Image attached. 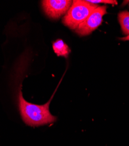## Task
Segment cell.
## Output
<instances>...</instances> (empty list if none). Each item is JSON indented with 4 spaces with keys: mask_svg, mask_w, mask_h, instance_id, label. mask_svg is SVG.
<instances>
[{
    "mask_svg": "<svg viewBox=\"0 0 129 146\" xmlns=\"http://www.w3.org/2000/svg\"><path fill=\"white\" fill-rule=\"evenodd\" d=\"M21 86L22 85L16 93V100L19 111L23 122L29 126L34 127L55 122L57 118L50 112V105L58 86L49 101L43 105L34 104L26 101L23 96Z\"/></svg>",
    "mask_w": 129,
    "mask_h": 146,
    "instance_id": "cell-1",
    "label": "cell"
},
{
    "mask_svg": "<svg viewBox=\"0 0 129 146\" xmlns=\"http://www.w3.org/2000/svg\"><path fill=\"white\" fill-rule=\"evenodd\" d=\"M98 6L87 1L75 0L64 16V25L72 30H76Z\"/></svg>",
    "mask_w": 129,
    "mask_h": 146,
    "instance_id": "cell-2",
    "label": "cell"
},
{
    "mask_svg": "<svg viewBox=\"0 0 129 146\" xmlns=\"http://www.w3.org/2000/svg\"><path fill=\"white\" fill-rule=\"evenodd\" d=\"M106 6H98L92 11L89 17L75 30L80 36H87L94 31L102 22V18L107 13Z\"/></svg>",
    "mask_w": 129,
    "mask_h": 146,
    "instance_id": "cell-3",
    "label": "cell"
},
{
    "mask_svg": "<svg viewBox=\"0 0 129 146\" xmlns=\"http://www.w3.org/2000/svg\"><path fill=\"white\" fill-rule=\"evenodd\" d=\"M73 3L70 0H45L42 1L45 13L52 19H58L66 13Z\"/></svg>",
    "mask_w": 129,
    "mask_h": 146,
    "instance_id": "cell-4",
    "label": "cell"
},
{
    "mask_svg": "<svg viewBox=\"0 0 129 146\" xmlns=\"http://www.w3.org/2000/svg\"><path fill=\"white\" fill-rule=\"evenodd\" d=\"M53 49L58 56H63L67 58L70 52L69 46L61 39L54 42Z\"/></svg>",
    "mask_w": 129,
    "mask_h": 146,
    "instance_id": "cell-5",
    "label": "cell"
},
{
    "mask_svg": "<svg viewBox=\"0 0 129 146\" xmlns=\"http://www.w3.org/2000/svg\"><path fill=\"white\" fill-rule=\"evenodd\" d=\"M118 19L124 35H129V12L125 11L120 13Z\"/></svg>",
    "mask_w": 129,
    "mask_h": 146,
    "instance_id": "cell-6",
    "label": "cell"
},
{
    "mask_svg": "<svg viewBox=\"0 0 129 146\" xmlns=\"http://www.w3.org/2000/svg\"><path fill=\"white\" fill-rule=\"evenodd\" d=\"M88 2L92 3V4H96V3H105V4H109L113 5L118 4V2L115 0H88Z\"/></svg>",
    "mask_w": 129,
    "mask_h": 146,
    "instance_id": "cell-7",
    "label": "cell"
},
{
    "mask_svg": "<svg viewBox=\"0 0 129 146\" xmlns=\"http://www.w3.org/2000/svg\"><path fill=\"white\" fill-rule=\"evenodd\" d=\"M120 39L122 40H125V41H126V40H129V35L126 36V37L122 38H120Z\"/></svg>",
    "mask_w": 129,
    "mask_h": 146,
    "instance_id": "cell-8",
    "label": "cell"
}]
</instances>
